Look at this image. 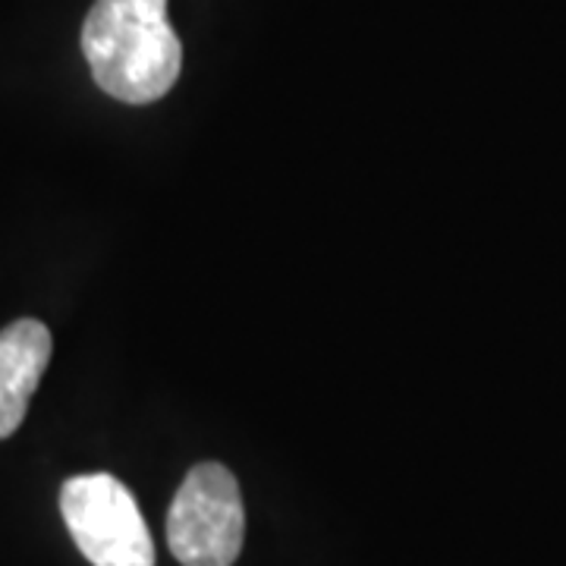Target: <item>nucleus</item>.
Here are the masks:
<instances>
[{"label":"nucleus","instance_id":"3","mask_svg":"<svg viewBox=\"0 0 566 566\" xmlns=\"http://www.w3.org/2000/svg\"><path fill=\"white\" fill-rule=\"evenodd\" d=\"M63 523L92 566H155L151 532L133 491L107 472L76 475L61 491Z\"/></svg>","mask_w":566,"mask_h":566},{"label":"nucleus","instance_id":"2","mask_svg":"<svg viewBox=\"0 0 566 566\" xmlns=\"http://www.w3.org/2000/svg\"><path fill=\"white\" fill-rule=\"evenodd\" d=\"M240 485L221 463L189 469L167 513V542L182 566H233L243 551Z\"/></svg>","mask_w":566,"mask_h":566},{"label":"nucleus","instance_id":"4","mask_svg":"<svg viewBox=\"0 0 566 566\" xmlns=\"http://www.w3.org/2000/svg\"><path fill=\"white\" fill-rule=\"evenodd\" d=\"M51 331L35 318H20L0 331V441L25 419L29 400L51 363Z\"/></svg>","mask_w":566,"mask_h":566},{"label":"nucleus","instance_id":"1","mask_svg":"<svg viewBox=\"0 0 566 566\" xmlns=\"http://www.w3.org/2000/svg\"><path fill=\"white\" fill-rule=\"evenodd\" d=\"M82 54L95 82L123 104H151L180 80L182 48L167 0H98L82 25Z\"/></svg>","mask_w":566,"mask_h":566}]
</instances>
